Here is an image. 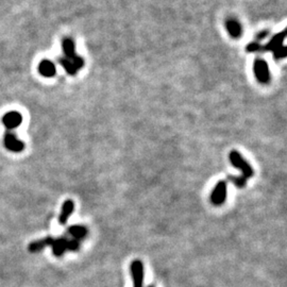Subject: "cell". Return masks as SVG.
<instances>
[{"label":"cell","mask_w":287,"mask_h":287,"mask_svg":"<svg viewBox=\"0 0 287 287\" xmlns=\"http://www.w3.org/2000/svg\"><path fill=\"white\" fill-rule=\"evenodd\" d=\"M284 39H285V30L282 33L277 34L275 38L271 40V42L268 43L265 47H262L256 43L249 44L247 47V51H249V53H253V51L260 50H271L275 53V57L278 60V58H282L286 57V48L283 45Z\"/></svg>","instance_id":"1"},{"label":"cell","mask_w":287,"mask_h":287,"mask_svg":"<svg viewBox=\"0 0 287 287\" xmlns=\"http://www.w3.org/2000/svg\"><path fill=\"white\" fill-rule=\"evenodd\" d=\"M63 51L65 55V58H67V60H77L79 57L76 55L75 43H73L72 40L70 39H65L63 41Z\"/></svg>","instance_id":"13"},{"label":"cell","mask_w":287,"mask_h":287,"mask_svg":"<svg viewBox=\"0 0 287 287\" xmlns=\"http://www.w3.org/2000/svg\"><path fill=\"white\" fill-rule=\"evenodd\" d=\"M2 122L6 129L9 131H12L13 129H16L17 127L20 126V123L23 122V117H21V115L18 112L12 111L6 113L3 116Z\"/></svg>","instance_id":"7"},{"label":"cell","mask_w":287,"mask_h":287,"mask_svg":"<svg viewBox=\"0 0 287 287\" xmlns=\"http://www.w3.org/2000/svg\"><path fill=\"white\" fill-rule=\"evenodd\" d=\"M4 146L5 148L12 152H20L25 149V144L19 141L17 136L12 131L6 132L4 135Z\"/></svg>","instance_id":"6"},{"label":"cell","mask_w":287,"mask_h":287,"mask_svg":"<svg viewBox=\"0 0 287 287\" xmlns=\"http://www.w3.org/2000/svg\"><path fill=\"white\" fill-rule=\"evenodd\" d=\"M226 28L232 38H239L241 34V26L237 20H234V19L227 20Z\"/></svg>","instance_id":"15"},{"label":"cell","mask_w":287,"mask_h":287,"mask_svg":"<svg viewBox=\"0 0 287 287\" xmlns=\"http://www.w3.org/2000/svg\"><path fill=\"white\" fill-rule=\"evenodd\" d=\"M73 210H75V203H73L72 200H66L63 203V207L61 210V214L58 216V223H60L61 226H64L67 224L68 219L70 217V215L72 214Z\"/></svg>","instance_id":"9"},{"label":"cell","mask_w":287,"mask_h":287,"mask_svg":"<svg viewBox=\"0 0 287 287\" xmlns=\"http://www.w3.org/2000/svg\"><path fill=\"white\" fill-rule=\"evenodd\" d=\"M54 239H55L54 237H46V238H43L40 240H35V241L31 242L30 245H29V251L32 252V253L40 252L41 250H43L44 248L53 245Z\"/></svg>","instance_id":"12"},{"label":"cell","mask_w":287,"mask_h":287,"mask_svg":"<svg viewBox=\"0 0 287 287\" xmlns=\"http://www.w3.org/2000/svg\"><path fill=\"white\" fill-rule=\"evenodd\" d=\"M254 73L260 83H268L270 80V72L267 63L264 60H255L254 62Z\"/></svg>","instance_id":"5"},{"label":"cell","mask_w":287,"mask_h":287,"mask_svg":"<svg viewBox=\"0 0 287 287\" xmlns=\"http://www.w3.org/2000/svg\"><path fill=\"white\" fill-rule=\"evenodd\" d=\"M131 277L133 280V287H144V265L139 260L132 262L131 267Z\"/></svg>","instance_id":"3"},{"label":"cell","mask_w":287,"mask_h":287,"mask_svg":"<svg viewBox=\"0 0 287 287\" xmlns=\"http://www.w3.org/2000/svg\"><path fill=\"white\" fill-rule=\"evenodd\" d=\"M39 71L42 76L50 78L56 75V65L48 60H44L39 65Z\"/></svg>","instance_id":"11"},{"label":"cell","mask_w":287,"mask_h":287,"mask_svg":"<svg viewBox=\"0 0 287 287\" xmlns=\"http://www.w3.org/2000/svg\"><path fill=\"white\" fill-rule=\"evenodd\" d=\"M60 64L63 66L64 69L67 71L69 75H75L77 71L84 66V60L80 57L77 60H67V58H60Z\"/></svg>","instance_id":"8"},{"label":"cell","mask_w":287,"mask_h":287,"mask_svg":"<svg viewBox=\"0 0 287 287\" xmlns=\"http://www.w3.org/2000/svg\"><path fill=\"white\" fill-rule=\"evenodd\" d=\"M67 232L69 235H71L72 239H76V240L82 239L87 235L86 228L84 226H79V225L71 226Z\"/></svg>","instance_id":"14"},{"label":"cell","mask_w":287,"mask_h":287,"mask_svg":"<svg viewBox=\"0 0 287 287\" xmlns=\"http://www.w3.org/2000/svg\"><path fill=\"white\" fill-rule=\"evenodd\" d=\"M148 287H154V286H153V285H150V286H148Z\"/></svg>","instance_id":"17"},{"label":"cell","mask_w":287,"mask_h":287,"mask_svg":"<svg viewBox=\"0 0 287 287\" xmlns=\"http://www.w3.org/2000/svg\"><path fill=\"white\" fill-rule=\"evenodd\" d=\"M227 199V181H219L213 189L211 195V201L214 205H222Z\"/></svg>","instance_id":"4"},{"label":"cell","mask_w":287,"mask_h":287,"mask_svg":"<svg viewBox=\"0 0 287 287\" xmlns=\"http://www.w3.org/2000/svg\"><path fill=\"white\" fill-rule=\"evenodd\" d=\"M53 252L56 256H61L63 255L64 252L68 251V248H69V239L65 238V237H61V238H55L53 241Z\"/></svg>","instance_id":"10"},{"label":"cell","mask_w":287,"mask_h":287,"mask_svg":"<svg viewBox=\"0 0 287 287\" xmlns=\"http://www.w3.org/2000/svg\"><path fill=\"white\" fill-rule=\"evenodd\" d=\"M229 159L231 161V163L234 167L238 168L239 171L241 172V176L242 178H245L246 180H248L249 178H252L254 175V172L252 167L249 165L248 162L246 160L242 159L241 154L237 151H231Z\"/></svg>","instance_id":"2"},{"label":"cell","mask_w":287,"mask_h":287,"mask_svg":"<svg viewBox=\"0 0 287 287\" xmlns=\"http://www.w3.org/2000/svg\"><path fill=\"white\" fill-rule=\"evenodd\" d=\"M228 181L232 182L235 186H237L239 188L241 187H245L247 185V180L245 178H242V176H233V175H229L228 176Z\"/></svg>","instance_id":"16"}]
</instances>
